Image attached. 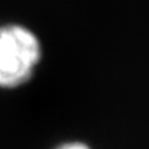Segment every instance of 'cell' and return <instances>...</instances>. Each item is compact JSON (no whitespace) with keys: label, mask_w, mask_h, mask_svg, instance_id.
<instances>
[{"label":"cell","mask_w":149,"mask_h":149,"mask_svg":"<svg viewBox=\"0 0 149 149\" xmlns=\"http://www.w3.org/2000/svg\"><path fill=\"white\" fill-rule=\"evenodd\" d=\"M54 149H93V148L88 146L84 142H80V141H70V142H64V143L58 145L56 148Z\"/></svg>","instance_id":"cell-2"},{"label":"cell","mask_w":149,"mask_h":149,"mask_svg":"<svg viewBox=\"0 0 149 149\" xmlns=\"http://www.w3.org/2000/svg\"><path fill=\"white\" fill-rule=\"evenodd\" d=\"M42 58L38 36L22 25L0 28V88L12 90L29 83Z\"/></svg>","instance_id":"cell-1"}]
</instances>
